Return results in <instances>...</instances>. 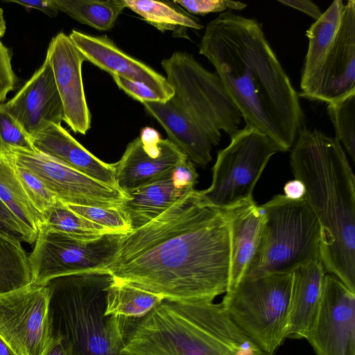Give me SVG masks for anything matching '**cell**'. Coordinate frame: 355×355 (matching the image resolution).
<instances>
[{
  "label": "cell",
  "mask_w": 355,
  "mask_h": 355,
  "mask_svg": "<svg viewBox=\"0 0 355 355\" xmlns=\"http://www.w3.org/2000/svg\"><path fill=\"white\" fill-rule=\"evenodd\" d=\"M5 105L12 118L30 137L50 124L61 125L62 104L47 58Z\"/></svg>",
  "instance_id": "cell-17"
},
{
  "label": "cell",
  "mask_w": 355,
  "mask_h": 355,
  "mask_svg": "<svg viewBox=\"0 0 355 355\" xmlns=\"http://www.w3.org/2000/svg\"><path fill=\"white\" fill-rule=\"evenodd\" d=\"M290 165L319 223L320 257L326 273L355 293V178L345 151L335 138L302 127Z\"/></svg>",
  "instance_id": "cell-3"
},
{
  "label": "cell",
  "mask_w": 355,
  "mask_h": 355,
  "mask_svg": "<svg viewBox=\"0 0 355 355\" xmlns=\"http://www.w3.org/2000/svg\"><path fill=\"white\" fill-rule=\"evenodd\" d=\"M299 96L326 103L355 93V1L336 0L311 25Z\"/></svg>",
  "instance_id": "cell-7"
},
{
  "label": "cell",
  "mask_w": 355,
  "mask_h": 355,
  "mask_svg": "<svg viewBox=\"0 0 355 355\" xmlns=\"http://www.w3.org/2000/svg\"><path fill=\"white\" fill-rule=\"evenodd\" d=\"M0 199L37 236L44 217L29 199L14 164L3 155H0Z\"/></svg>",
  "instance_id": "cell-25"
},
{
  "label": "cell",
  "mask_w": 355,
  "mask_h": 355,
  "mask_svg": "<svg viewBox=\"0 0 355 355\" xmlns=\"http://www.w3.org/2000/svg\"><path fill=\"white\" fill-rule=\"evenodd\" d=\"M184 159H187L170 140L162 139L156 130L145 127L113 164L117 187L127 194L171 174Z\"/></svg>",
  "instance_id": "cell-15"
},
{
  "label": "cell",
  "mask_w": 355,
  "mask_h": 355,
  "mask_svg": "<svg viewBox=\"0 0 355 355\" xmlns=\"http://www.w3.org/2000/svg\"><path fill=\"white\" fill-rule=\"evenodd\" d=\"M306 339L316 355H355V293L326 273L314 322Z\"/></svg>",
  "instance_id": "cell-14"
},
{
  "label": "cell",
  "mask_w": 355,
  "mask_h": 355,
  "mask_svg": "<svg viewBox=\"0 0 355 355\" xmlns=\"http://www.w3.org/2000/svg\"><path fill=\"white\" fill-rule=\"evenodd\" d=\"M6 2L17 3L26 9L39 10L51 17H54L58 13L53 0H9Z\"/></svg>",
  "instance_id": "cell-39"
},
{
  "label": "cell",
  "mask_w": 355,
  "mask_h": 355,
  "mask_svg": "<svg viewBox=\"0 0 355 355\" xmlns=\"http://www.w3.org/2000/svg\"><path fill=\"white\" fill-rule=\"evenodd\" d=\"M278 2L284 6L298 10L315 20H317L322 15L318 6L308 0H278Z\"/></svg>",
  "instance_id": "cell-40"
},
{
  "label": "cell",
  "mask_w": 355,
  "mask_h": 355,
  "mask_svg": "<svg viewBox=\"0 0 355 355\" xmlns=\"http://www.w3.org/2000/svg\"><path fill=\"white\" fill-rule=\"evenodd\" d=\"M0 355H17L0 338Z\"/></svg>",
  "instance_id": "cell-42"
},
{
  "label": "cell",
  "mask_w": 355,
  "mask_h": 355,
  "mask_svg": "<svg viewBox=\"0 0 355 355\" xmlns=\"http://www.w3.org/2000/svg\"><path fill=\"white\" fill-rule=\"evenodd\" d=\"M41 228L80 241H93L113 233L74 213L59 200L44 216Z\"/></svg>",
  "instance_id": "cell-28"
},
{
  "label": "cell",
  "mask_w": 355,
  "mask_h": 355,
  "mask_svg": "<svg viewBox=\"0 0 355 355\" xmlns=\"http://www.w3.org/2000/svg\"><path fill=\"white\" fill-rule=\"evenodd\" d=\"M42 355H76V353L69 340L60 334H52Z\"/></svg>",
  "instance_id": "cell-38"
},
{
  "label": "cell",
  "mask_w": 355,
  "mask_h": 355,
  "mask_svg": "<svg viewBox=\"0 0 355 355\" xmlns=\"http://www.w3.org/2000/svg\"><path fill=\"white\" fill-rule=\"evenodd\" d=\"M325 275L320 260L300 266L292 272L286 338L307 337L318 311Z\"/></svg>",
  "instance_id": "cell-21"
},
{
  "label": "cell",
  "mask_w": 355,
  "mask_h": 355,
  "mask_svg": "<svg viewBox=\"0 0 355 355\" xmlns=\"http://www.w3.org/2000/svg\"><path fill=\"white\" fill-rule=\"evenodd\" d=\"M114 277L106 270L60 277L50 281L52 334L70 341L76 355H127L126 338L116 317L105 315L107 287Z\"/></svg>",
  "instance_id": "cell-6"
},
{
  "label": "cell",
  "mask_w": 355,
  "mask_h": 355,
  "mask_svg": "<svg viewBox=\"0 0 355 355\" xmlns=\"http://www.w3.org/2000/svg\"><path fill=\"white\" fill-rule=\"evenodd\" d=\"M224 211L229 227L230 250L227 291L244 278L258 250L265 214L254 200Z\"/></svg>",
  "instance_id": "cell-19"
},
{
  "label": "cell",
  "mask_w": 355,
  "mask_h": 355,
  "mask_svg": "<svg viewBox=\"0 0 355 355\" xmlns=\"http://www.w3.org/2000/svg\"><path fill=\"white\" fill-rule=\"evenodd\" d=\"M11 161L14 164L16 171L29 199L35 209L44 217L58 200L44 182L33 172L17 164L12 159Z\"/></svg>",
  "instance_id": "cell-32"
},
{
  "label": "cell",
  "mask_w": 355,
  "mask_h": 355,
  "mask_svg": "<svg viewBox=\"0 0 355 355\" xmlns=\"http://www.w3.org/2000/svg\"><path fill=\"white\" fill-rule=\"evenodd\" d=\"M305 187L303 182L296 178L288 181L284 187V196L291 200H301L305 196Z\"/></svg>",
  "instance_id": "cell-41"
},
{
  "label": "cell",
  "mask_w": 355,
  "mask_h": 355,
  "mask_svg": "<svg viewBox=\"0 0 355 355\" xmlns=\"http://www.w3.org/2000/svg\"><path fill=\"white\" fill-rule=\"evenodd\" d=\"M31 284L29 258L21 240L0 230V293Z\"/></svg>",
  "instance_id": "cell-26"
},
{
  "label": "cell",
  "mask_w": 355,
  "mask_h": 355,
  "mask_svg": "<svg viewBox=\"0 0 355 355\" xmlns=\"http://www.w3.org/2000/svg\"><path fill=\"white\" fill-rule=\"evenodd\" d=\"M85 60L107 71L126 79L144 83L164 102L173 90L166 77L141 61L129 55L107 36H92L76 30L69 35Z\"/></svg>",
  "instance_id": "cell-18"
},
{
  "label": "cell",
  "mask_w": 355,
  "mask_h": 355,
  "mask_svg": "<svg viewBox=\"0 0 355 355\" xmlns=\"http://www.w3.org/2000/svg\"><path fill=\"white\" fill-rule=\"evenodd\" d=\"M292 272L243 278L220 302L234 323L267 355L286 338Z\"/></svg>",
  "instance_id": "cell-9"
},
{
  "label": "cell",
  "mask_w": 355,
  "mask_h": 355,
  "mask_svg": "<svg viewBox=\"0 0 355 355\" xmlns=\"http://www.w3.org/2000/svg\"><path fill=\"white\" fill-rule=\"evenodd\" d=\"M161 64L173 94L164 102L142 104L186 158L205 167L221 131L232 136L239 130L241 115L216 73L192 55L176 51Z\"/></svg>",
  "instance_id": "cell-4"
},
{
  "label": "cell",
  "mask_w": 355,
  "mask_h": 355,
  "mask_svg": "<svg viewBox=\"0 0 355 355\" xmlns=\"http://www.w3.org/2000/svg\"><path fill=\"white\" fill-rule=\"evenodd\" d=\"M199 53L214 66L245 125L289 150L304 116L300 96L261 24L231 10L221 12L207 25Z\"/></svg>",
  "instance_id": "cell-2"
},
{
  "label": "cell",
  "mask_w": 355,
  "mask_h": 355,
  "mask_svg": "<svg viewBox=\"0 0 355 355\" xmlns=\"http://www.w3.org/2000/svg\"><path fill=\"white\" fill-rule=\"evenodd\" d=\"M164 300L159 295L114 279L107 288L105 315L116 317L128 337L135 324Z\"/></svg>",
  "instance_id": "cell-23"
},
{
  "label": "cell",
  "mask_w": 355,
  "mask_h": 355,
  "mask_svg": "<svg viewBox=\"0 0 355 355\" xmlns=\"http://www.w3.org/2000/svg\"><path fill=\"white\" fill-rule=\"evenodd\" d=\"M171 178L179 188L193 190L198 175L195 164L188 159H184L173 168Z\"/></svg>",
  "instance_id": "cell-37"
},
{
  "label": "cell",
  "mask_w": 355,
  "mask_h": 355,
  "mask_svg": "<svg viewBox=\"0 0 355 355\" xmlns=\"http://www.w3.org/2000/svg\"><path fill=\"white\" fill-rule=\"evenodd\" d=\"M173 3L193 15H205L227 9L241 10L247 4L231 0H175Z\"/></svg>",
  "instance_id": "cell-33"
},
{
  "label": "cell",
  "mask_w": 355,
  "mask_h": 355,
  "mask_svg": "<svg viewBox=\"0 0 355 355\" xmlns=\"http://www.w3.org/2000/svg\"><path fill=\"white\" fill-rule=\"evenodd\" d=\"M51 336L47 284L0 293V338L17 355H42Z\"/></svg>",
  "instance_id": "cell-12"
},
{
  "label": "cell",
  "mask_w": 355,
  "mask_h": 355,
  "mask_svg": "<svg viewBox=\"0 0 355 355\" xmlns=\"http://www.w3.org/2000/svg\"><path fill=\"white\" fill-rule=\"evenodd\" d=\"M14 150L35 151L30 136L8 111L5 103L0 104V155Z\"/></svg>",
  "instance_id": "cell-31"
},
{
  "label": "cell",
  "mask_w": 355,
  "mask_h": 355,
  "mask_svg": "<svg viewBox=\"0 0 355 355\" xmlns=\"http://www.w3.org/2000/svg\"><path fill=\"white\" fill-rule=\"evenodd\" d=\"M50 63L63 108V121L75 132L85 135L92 116L85 94L82 64L85 58L69 35L60 32L49 43Z\"/></svg>",
  "instance_id": "cell-16"
},
{
  "label": "cell",
  "mask_w": 355,
  "mask_h": 355,
  "mask_svg": "<svg viewBox=\"0 0 355 355\" xmlns=\"http://www.w3.org/2000/svg\"><path fill=\"white\" fill-rule=\"evenodd\" d=\"M8 155L33 172L64 205L121 207L128 195L36 150H14Z\"/></svg>",
  "instance_id": "cell-13"
},
{
  "label": "cell",
  "mask_w": 355,
  "mask_h": 355,
  "mask_svg": "<svg viewBox=\"0 0 355 355\" xmlns=\"http://www.w3.org/2000/svg\"><path fill=\"white\" fill-rule=\"evenodd\" d=\"M0 230L29 244H33L37 238V235L28 228L1 199Z\"/></svg>",
  "instance_id": "cell-34"
},
{
  "label": "cell",
  "mask_w": 355,
  "mask_h": 355,
  "mask_svg": "<svg viewBox=\"0 0 355 355\" xmlns=\"http://www.w3.org/2000/svg\"><path fill=\"white\" fill-rule=\"evenodd\" d=\"M219 150L211 184L199 191L209 205L227 210L253 200L254 189L270 158L285 150L269 136L245 125Z\"/></svg>",
  "instance_id": "cell-10"
},
{
  "label": "cell",
  "mask_w": 355,
  "mask_h": 355,
  "mask_svg": "<svg viewBox=\"0 0 355 355\" xmlns=\"http://www.w3.org/2000/svg\"><path fill=\"white\" fill-rule=\"evenodd\" d=\"M35 150L112 187L118 188L113 164L97 158L61 125L50 124L31 137Z\"/></svg>",
  "instance_id": "cell-20"
},
{
  "label": "cell",
  "mask_w": 355,
  "mask_h": 355,
  "mask_svg": "<svg viewBox=\"0 0 355 355\" xmlns=\"http://www.w3.org/2000/svg\"><path fill=\"white\" fill-rule=\"evenodd\" d=\"M6 31V23L3 15V10L0 7V37H3Z\"/></svg>",
  "instance_id": "cell-43"
},
{
  "label": "cell",
  "mask_w": 355,
  "mask_h": 355,
  "mask_svg": "<svg viewBox=\"0 0 355 355\" xmlns=\"http://www.w3.org/2000/svg\"><path fill=\"white\" fill-rule=\"evenodd\" d=\"M261 207L265 214L262 237L244 278L292 272L320 260L319 223L304 198L278 194Z\"/></svg>",
  "instance_id": "cell-8"
},
{
  "label": "cell",
  "mask_w": 355,
  "mask_h": 355,
  "mask_svg": "<svg viewBox=\"0 0 355 355\" xmlns=\"http://www.w3.org/2000/svg\"><path fill=\"white\" fill-rule=\"evenodd\" d=\"M58 12L98 31H108L126 8L123 0H53Z\"/></svg>",
  "instance_id": "cell-27"
},
{
  "label": "cell",
  "mask_w": 355,
  "mask_h": 355,
  "mask_svg": "<svg viewBox=\"0 0 355 355\" xmlns=\"http://www.w3.org/2000/svg\"><path fill=\"white\" fill-rule=\"evenodd\" d=\"M327 113L335 129V139L354 162L355 93L327 104Z\"/></svg>",
  "instance_id": "cell-29"
},
{
  "label": "cell",
  "mask_w": 355,
  "mask_h": 355,
  "mask_svg": "<svg viewBox=\"0 0 355 355\" xmlns=\"http://www.w3.org/2000/svg\"><path fill=\"white\" fill-rule=\"evenodd\" d=\"M121 234L80 241L41 228L28 255L31 284L46 285L55 278L106 270L118 250Z\"/></svg>",
  "instance_id": "cell-11"
},
{
  "label": "cell",
  "mask_w": 355,
  "mask_h": 355,
  "mask_svg": "<svg viewBox=\"0 0 355 355\" xmlns=\"http://www.w3.org/2000/svg\"><path fill=\"white\" fill-rule=\"evenodd\" d=\"M230 235L224 210L195 189L123 234L107 270L118 282L173 302H214L225 293Z\"/></svg>",
  "instance_id": "cell-1"
},
{
  "label": "cell",
  "mask_w": 355,
  "mask_h": 355,
  "mask_svg": "<svg viewBox=\"0 0 355 355\" xmlns=\"http://www.w3.org/2000/svg\"><path fill=\"white\" fill-rule=\"evenodd\" d=\"M116 85L128 95L141 103L162 101L160 97L144 83L126 79L115 75L112 76Z\"/></svg>",
  "instance_id": "cell-36"
},
{
  "label": "cell",
  "mask_w": 355,
  "mask_h": 355,
  "mask_svg": "<svg viewBox=\"0 0 355 355\" xmlns=\"http://www.w3.org/2000/svg\"><path fill=\"white\" fill-rule=\"evenodd\" d=\"M127 355H267L221 303L164 300L140 320L121 350Z\"/></svg>",
  "instance_id": "cell-5"
},
{
  "label": "cell",
  "mask_w": 355,
  "mask_h": 355,
  "mask_svg": "<svg viewBox=\"0 0 355 355\" xmlns=\"http://www.w3.org/2000/svg\"><path fill=\"white\" fill-rule=\"evenodd\" d=\"M171 175L172 173L127 193L128 198L120 208L128 219L132 230L149 223L192 191L179 188Z\"/></svg>",
  "instance_id": "cell-22"
},
{
  "label": "cell",
  "mask_w": 355,
  "mask_h": 355,
  "mask_svg": "<svg viewBox=\"0 0 355 355\" xmlns=\"http://www.w3.org/2000/svg\"><path fill=\"white\" fill-rule=\"evenodd\" d=\"M65 205L78 215L113 233L125 234L132 231L130 222L120 207Z\"/></svg>",
  "instance_id": "cell-30"
},
{
  "label": "cell",
  "mask_w": 355,
  "mask_h": 355,
  "mask_svg": "<svg viewBox=\"0 0 355 355\" xmlns=\"http://www.w3.org/2000/svg\"><path fill=\"white\" fill-rule=\"evenodd\" d=\"M17 78L12 64V54L0 37V104L16 86Z\"/></svg>",
  "instance_id": "cell-35"
},
{
  "label": "cell",
  "mask_w": 355,
  "mask_h": 355,
  "mask_svg": "<svg viewBox=\"0 0 355 355\" xmlns=\"http://www.w3.org/2000/svg\"><path fill=\"white\" fill-rule=\"evenodd\" d=\"M126 8L162 32L171 31L175 37L188 38L189 28L201 30L197 18L169 2L153 0H123Z\"/></svg>",
  "instance_id": "cell-24"
}]
</instances>
